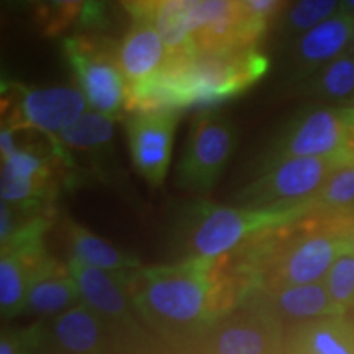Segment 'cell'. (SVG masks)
I'll list each match as a JSON object with an SVG mask.
<instances>
[{
	"label": "cell",
	"instance_id": "obj_25",
	"mask_svg": "<svg viewBox=\"0 0 354 354\" xmlns=\"http://www.w3.org/2000/svg\"><path fill=\"white\" fill-rule=\"evenodd\" d=\"M312 209L354 214V159L344 161L331 172L313 198Z\"/></svg>",
	"mask_w": 354,
	"mask_h": 354
},
{
	"label": "cell",
	"instance_id": "obj_6",
	"mask_svg": "<svg viewBox=\"0 0 354 354\" xmlns=\"http://www.w3.org/2000/svg\"><path fill=\"white\" fill-rule=\"evenodd\" d=\"M86 97L74 87L28 88L2 84V128H33L57 136L84 115Z\"/></svg>",
	"mask_w": 354,
	"mask_h": 354
},
{
	"label": "cell",
	"instance_id": "obj_21",
	"mask_svg": "<svg viewBox=\"0 0 354 354\" xmlns=\"http://www.w3.org/2000/svg\"><path fill=\"white\" fill-rule=\"evenodd\" d=\"M202 0H161L154 13L156 25L169 56L190 51V30L194 13Z\"/></svg>",
	"mask_w": 354,
	"mask_h": 354
},
{
	"label": "cell",
	"instance_id": "obj_19",
	"mask_svg": "<svg viewBox=\"0 0 354 354\" xmlns=\"http://www.w3.org/2000/svg\"><path fill=\"white\" fill-rule=\"evenodd\" d=\"M33 20L44 37L55 38L68 32L77 20H99L100 0H30Z\"/></svg>",
	"mask_w": 354,
	"mask_h": 354
},
{
	"label": "cell",
	"instance_id": "obj_32",
	"mask_svg": "<svg viewBox=\"0 0 354 354\" xmlns=\"http://www.w3.org/2000/svg\"><path fill=\"white\" fill-rule=\"evenodd\" d=\"M349 107H354V97H353V100L349 102Z\"/></svg>",
	"mask_w": 354,
	"mask_h": 354
},
{
	"label": "cell",
	"instance_id": "obj_17",
	"mask_svg": "<svg viewBox=\"0 0 354 354\" xmlns=\"http://www.w3.org/2000/svg\"><path fill=\"white\" fill-rule=\"evenodd\" d=\"M274 305L281 315L304 322L336 317L342 315L343 312L331 300L325 284H320V282L277 287L276 295H274Z\"/></svg>",
	"mask_w": 354,
	"mask_h": 354
},
{
	"label": "cell",
	"instance_id": "obj_3",
	"mask_svg": "<svg viewBox=\"0 0 354 354\" xmlns=\"http://www.w3.org/2000/svg\"><path fill=\"white\" fill-rule=\"evenodd\" d=\"M312 209L258 210L246 207H223L209 202L190 205L185 216L184 248L187 259L215 261L251 241L268 230L282 227Z\"/></svg>",
	"mask_w": 354,
	"mask_h": 354
},
{
	"label": "cell",
	"instance_id": "obj_4",
	"mask_svg": "<svg viewBox=\"0 0 354 354\" xmlns=\"http://www.w3.org/2000/svg\"><path fill=\"white\" fill-rule=\"evenodd\" d=\"M354 159V151L325 158H287L269 165L263 176L240 190L241 207L258 210H294L312 207L323 184L344 161Z\"/></svg>",
	"mask_w": 354,
	"mask_h": 354
},
{
	"label": "cell",
	"instance_id": "obj_1",
	"mask_svg": "<svg viewBox=\"0 0 354 354\" xmlns=\"http://www.w3.org/2000/svg\"><path fill=\"white\" fill-rule=\"evenodd\" d=\"M269 59L254 48L189 51L169 56L165 68L128 87L130 112H180L238 97L268 73Z\"/></svg>",
	"mask_w": 354,
	"mask_h": 354
},
{
	"label": "cell",
	"instance_id": "obj_11",
	"mask_svg": "<svg viewBox=\"0 0 354 354\" xmlns=\"http://www.w3.org/2000/svg\"><path fill=\"white\" fill-rule=\"evenodd\" d=\"M354 38V17L339 10L328 20L300 35L294 46L295 69L310 74L346 53Z\"/></svg>",
	"mask_w": 354,
	"mask_h": 354
},
{
	"label": "cell",
	"instance_id": "obj_33",
	"mask_svg": "<svg viewBox=\"0 0 354 354\" xmlns=\"http://www.w3.org/2000/svg\"><path fill=\"white\" fill-rule=\"evenodd\" d=\"M351 241H353V246H354V230H353V233H351Z\"/></svg>",
	"mask_w": 354,
	"mask_h": 354
},
{
	"label": "cell",
	"instance_id": "obj_27",
	"mask_svg": "<svg viewBox=\"0 0 354 354\" xmlns=\"http://www.w3.org/2000/svg\"><path fill=\"white\" fill-rule=\"evenodd\" d=\"M325 287L338 308L354 304V253L342 254L325 277Z\"/></svg>",
	"mask_w": 354,
	"mask_h": 354
},
{
	"label": "cell",
	"instance_id": "obj_9",
	"mask_svg": "<svg viewBox=\"0 0 354 354\" xmlns=\"http://www.w3.org/2000/svg\"><path fill=\"white\" fill-rule=\"evenodd\" d=\"M268 26L248 15L240 0H202L194 13L190 51H228L258 46Z\"/></svg>",
	"mask_w": 354,
	"mask_h": 354
},
{
	"label": "cell",
	"instance_id": "obj_16",
	"mask_svg": "<svg viewBox=\"0 0 354 354\" xmlns=\"http://www.w3.org/2000/svg\"><path fill=\"white\" fill-rule=\"evenodd\" d=\"M68 234L73 248V258L82 263L118 276H125L141 268L138 258L123 253L112 243L95 236L94 233L74 221H68Z\"/></svg>",
	"mask_w": 354,
	"mask_h": 354
},
{
	"label": "cell",
	"instance_id": "obj_2",
	"mask_svg": "<svg viewBox=\"0 0 354 354\" xmlns=\"http://www.w3.org/2000/svg\"><path fill=\"white\" fill-rule=\"evenodd\" d=\"M214 263L185 259L179 264L140 268L125 276L135 304L153 320L171 326H190L207 315L214 295Z\"/></svg>",
	"mask_w": 354,
	"mask_h": 354
},
{
	"label": "cell",
	"instance_id": "obj_29",
	"mask_svg": "<svg viewBox=\"0 0 354 354\" xmlns=\"http://www.w3.org/2000/svg\"><path fill=\"white\" fill-rule=\"evenodd\" d=\"M0 354H19V348H17L15 339L3 336L0 342Z\"/></svg>",
	"mask_w": 354,
	"mask_h": 354
},
{
	"label": "cell",
	"instance_id": "obj_31",
	"mask_svg": "<svg viewBox=\"0 0 354 354\" xmlns=\"http://www.w3.org/2000/svg\"><path fill=\"white\" fill-rule=\"evenodd\" d=\"M349 53H351V55L354 56V38H353V41H351V44H349Z\"/></svg>",
	"mask_w": 354,
	"mask_h": 354
},
{
	"label": "cell",
	"instance_id": "obj_8",
	"mask_svg": "<svg viewBox=\"0 0 354 354\" xmlns=\"http://www.w3.org/2000/svg\"><path fill=\"white\" fill-rule=\"evenodd\" d=\"M354 151V107L302 115L274 148L269 165L287 158H325Z\"/></svg>",
	"mask_w": 354,
	"mask_h": 354
},
{
	"label": "cell",
	"instance_id": "obj_12",
	"mask_svg": "<svg viewBox=\"0 0 354 354\" xmlns=\"http://www.w3.org/2000/svg\"><path fill=\"white\" fill-rule=\"evenodd\" d=\"M169 53L153 19H138L118 43V64L128 86L154 76L165 68Z\"/></svg>",
	"mask_w": 354,
	"mask_h": 354
},
{
	"label": "cell",
	"instance_id": "obj_28",
	"mask_svg": "<svg viewBox=\"0 0 354 354\" xmlns=\"http://www.w3.org/2000/svg\"><path fill=\"white\" fill-rule=\"evenodd\" d=\"M240 2L248 15L264 26H269V21L276 19L286 6V0H240Z\"/></svg>",
	"mask_w": 354,
	"mask_h": 354
},
{
	"label": "cell",
	"instance_id": "obj_15",
	"mask_svg": "<svg viewBox=\"0 0 354 354\" xmlns=\"http://www.w3.org/2000/svg\"><path fill=\"white\" fill-rule=\"evenodd\" d=\"M48 258L43 250L2 253L0 258V308L3 317H12L25 308L26 294L35 276Z\"/></svg>",
	"mask_w": 354,
	"mask_h": 354
},
{
	"label": "cell",
	"instance_id": "obj_5",
	"mask_svg": "<svg viewBox=\"0 0 354 354\" xmlns=\"http://www.w3.org/2000/svg\"><path fill=\"white\" fill-rule=\"evenodd\" d=\"M63 51L87 105L115 120L127 115L128 84L118 64V44L104 35H76Z\"/></svg>",
	"mask_w": 354,
	"mask_h": 354
},
{
	"label": "cell",
	"instance_id": "obj_18",
	"mask_svg": "<svg viewBox=\"0 0 354 354\" xmlns=\"http://www.w3.org/2000/svg\"><path fill=\"white\" fill-rule=\"evenodd\" d=\"M55 338L69 354H95L102 343L99 315L86 304L74 305L55 320Z\"/></svg>",
	"mask_w": 354,
	"mask_h": 354
},
{
	"label": "cell",
	"instance_id": "obj_7",
	"mask_svg": "<svg viewBox=\"0 0 354 354\" xmlns=\"http://www.w3.org/2000/svg\"><path fill=\"white\" fill-rule=\"evenodd\" d=\"M234 146L236 131L223 115L212 112L197 115L177 165V184L196 192L210 190L232 158Z\"/></svg>",
	"mask_w": 354,
	"mask_h": 354
},
{
	"label": "cell",
	"instance_id": "obj_14",
	"mask_svg": "<svg viewBox=\"0 0 354 354\" xmlns=\"http://www.w3.org/2000/svg\"><path fill=\"white\" fill-rule=\"evenodd\" d=\"M79 299L81 292L69 269L66 271L53 259H48L30 286L25 308L37 315H61L77 305Z\"/></svg>",
	"mask_w": 354,
	"mask_h": 354
},
{
	"label": "cell",
	"instance_id": "obj_24",
	"mask_svg": "<svg viewBox=\"0 0 354 354\" xmlns=\"http://www.w3.org/2000/svg\"><path fill=\"white\" fill-rule=\"evenodd\" d=\"M310 87L322 99L349 104L354 97V56L346 51L323 66Z\"/></svg>",
	"mask_w": 354,
	"mask_h": 354
},
{
	"label": "cell",
	"instance_id": "obj_23",
	"mask_svg": "<svg viewBox=\"0 0 354 354\" xmlns=\"http://www.w3.org/2000/svg\"><path fill=\"white\" fill-rule=\"evenodd\" d=\"M271 336L253 322L230 323L214 338L215 354H268Z\"/></svg>",
	"mask_w": 354,
	"mask_h": 354
},
{
	"label": "cell",
	"instance_id": "obj_30",
	"mask_svg": "<svg viewBox=\"0 0 354 354\" xmlns=\"http://www.w3.org/2000/svg\"><path fill=\"white\" fill-rule=\"evenodd\" d=\"M339 10L349 13V15L354 17V0H342V7Z\"/></svg>",
	"mask_w": 354,
	"mask_h": 354
},
{
	"label": "cell",
	"instance_id": "obj_20",
	"mask_svg": "<svg viewBox=\"0 0 354 354\" xmlns=\"http://www.w3.org/2000/svg\"><path fill=\"white\" fill-rule=\"evenodd\" d=\"M294 354H354V331L342 315L308 322L295 338Z\"/></svg>",
	"mask_w": 354,
	"mask_h": 354
},
{
	"label": "cell",
	"instance_id": "obj_10",
	"mask_svg": "<svg viewBox=\"0 0 354 354\" xmlns=\"http://www.w3.org/2000/svg\"><path fill=\"white\" fill-rule=\"evenodd\" d=\"M179 112H136L127 115L125 130L135 169L151 187L165 183L171 165Z\"/></svg>",
	"mask_w": 354,
	"mask_h": 354
},
{
	"label": "cell",
	"instance_id": "obj_26",
	"mask_svg": "<svg viewBox=\"0 0 354 354\" xmlns=\"http://www.w3.org/2000/svg\"><path fill=\"white\" fill-rule=\"evenodd\" d=\"M342 0H297L284 20L287 37H300L338 13Z\"/></svg>",
	"mask_w": 354,
	"mask_h": 354
},
{
	"label": "cell",
	"instance_id": "obj_13",
	"mask_svg": "<svg viewBox=\"0 0 354 354\" xmlns=\"http://www.w3.org/2000/svg\"><path fill=\"white\" fill-rule=\"evenodd\" d=\"M69 272L81 292L82 302L97 315L125 320L130 317V299L127 294L125 276L88 266L76 258L69 261Z\"/></svg>",
	"mask_w": 354,
	"mask_h": 354
},
{
	"label": "cell",
	"instance_id": "obj_22",
	"mask_svg": "<svg viewBox=\"0 0 354 354\" xmlns=\"http://www.w3.org/2000/svg\"><path fill=\"white\" fill-rule=\"evenodd\" d=\"M113 133L115 118L99 112H86L79 120L61 131L56 140L66 151H95L112 141Z\"/></svg>",
	"mask_w": 354,
	"mask_h": 354
}]
</instances>
